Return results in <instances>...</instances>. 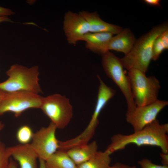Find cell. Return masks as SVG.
<instances>
[{
    "mask_svg": "<svg viewBox=\"0 0 168 168\" xmlns=\"http://www.w3.org/2000/svg\"><path fill=\"white\" fill-rule=\"evenodd\" d=\"M168 124H160L156 119L142 130L128 135L118 133L111 138V142L106 149L112 154L124 149L128 144L138 147L151 146L160 148L161 152L168 153Z\"/></svg>",
    "mask_w": 168,
    "mask_h": 168,
    "instance_id": "1",
    "label": "cell"
},
{
    "mask_svg": "<svg viewBox=\"0 0 168 168\" xmlns=\"http://www.w3.org/2000/svg\"><path fill=\"white\" fill-rule=\"evenodd\" d=\"M168 29L165 23L155 26L138 39L130 51L120 58L124 68L135 69L146 73L152 58V48L156 38Z\"/></svg>",
    "mask_w": 168,
    "mask_h": 168,
    "instance_id": "2",
    "label": "cell"
},
{
    "mask_svg": "<svg viewBox=\"0 0 168 168\" xmlns=\"http://www.w3.org/2000/svg\"><path fill=\"white\" fill-rule=\"evenodd\" d=\"M8 79L0 83V89L7 93L25 91L37 94L42 91L39 83L37 66L30 68L15 64L6 72Z\"/></svg>",
    "mask_w": 168,
    "mask_h": 168,
    "instance_id": "3",
    "label": "cell"
},
{
    "mask_svg": "<svg viewBox=\"0 0 168 168\" xmlns=\"http://www.w3.org/2000/svg\"><path fill=\"white\" fill-rule=\"evenodd\" d=\"M127 75L136 106L146 105L158 100L161 85L155 77H147L145 73L135 69L128 70Z\"/></svg>",
    "mask_w": 168,
    "mask_h": 168,
    "instance_id": "4",
    "label": "cell"
},
{
    "mask_svg": "<svg viewBox=\"0 0 168 168\" xmlns=\"http://www.w3.org/2000/svg\"><path fill=\"white\" fill-rule=\"evenodd\" d=\"M102 64L106 75L118 86L125 97L127 105L126 113L132 112L136 106L128 77L124 70L120 58L108 50L102 55Z\"/></svg>",
    "mask_w": 168,
    "mask_h": 168,
    "instance_id": "5",
    "label": "cell"
},
{
    "mask_svg": "<svg viewBox=\"0 0 168 168\" xmlns=\"http://www.w3.org/2000/svg\"><path fill=\"white\" fill-rule=\"evenodd\" d=\"M40 109L57 128H64L73 116L72 107L69 99L59 94L43 97Z\"/></svg>",
    "mask_w": 168,
    "mask_h": 168,
    "instance_id": "6",
    "label": "cell"
},
{
    "mask_svg": "<svg viewBox=\"0 0 168 168\" xmlns=\"http://www.w3.org/2000/svg\"><path fill=\"white\" fill-rule=\"evenodd\" d=\"M43 98L39 94L29 91L7 92L0 103V115L11 112L17 117L28 109H40Z\"/></svg>",
    "mask_w": 168,
    "mask_h": 168,
    "instance_id": "7",
    "label": "cell"
},
{
    "mask_svg": "<svg viewBox=\"0 0 168 168\" xmlns=\"http://www.w3.org/2000/svg\"><path fill=\"white\" fill-rule=\"evenodd\" d=\"M57 128L52 122L34 133L30 144L38 158L46 161L59 148V141L55 135Z\"/></svg>",
    "mask_w": 168,
    "mask_h": 168,
    "instance_id": "8",
    "label": "cell"
},
{
    "mask_svg": "<svg viewBox=\"0 0 168 168\" xmlns=\"http://www.w3.org/2000/svg\"><path fill=\"white\" fill-rule=\"evenodd\" d=\"M168 105V101L159 99L150 104L136 106L132 112L126 114V121L134 132L140 131L156 120L160 112Z\"/></svg>",
    "mask_w": 168,
    "mask_h": 168,
    "instance_id": "9",
    "label": "cell"
},
{
    "mask_svg": "<svg viewBox=\"0 0 168 168\" xmlns=\"http://www.w3.org/2000/svg\"><path fill=\"white\" fill-rule=\"evenodd\" d=\"M97 77L99 81L97 99L95 109L91 119L86 128L78 138L83 142H88L94 136L99 123L98 117L102 110L108 102L115 95V91L108 86L99 75Z\"/></svg>",
    "mask_w": 168,
    "mask_h": 168,
    "instance_id": "10",
    "label": "cell"
},
{
    "mask_svg": "<svg viewBox=\"0 0 168 168\" xmlns=\"http://www.w3.org/2000/svg\"><path fill=\"white\" fill-rule=\"evenodd\" d=\"M63 30L68 43L75 44L89 32V26L86 20L79 13L69 11L64 17Z\"/></svg>",
    "mask_w": 168,
    "mask_h": 168,
    "instance_id": "11",
    "label": "cell"
},
{
    "mask_svg": "<svg viewBox=\"0 0 168 168\" xmlns=\"http://www.w3.org/2000/svg\"><path fill=\"white\" fill-rule=\"evenodd\" d=\"M11 156L17 161L20 168H37L38 158L30 143L8 147Z\"/></svg>",
    "mask_w": 168,
    "mask_h": 168,
    "instance_id": "12",
    "label": "cell"
},
{
    "mask_svg": "<svg viewBox=\"0 0 168 168\" xmlns=\"http://www.w3.org/2000/svg\"><path fill=\"white\" fill-rule=\"evenodd\" d=\"M87 21L89 26V32H109L117 34L123 29L119 26L108 23L103 21L95 12H89L82 11L79 13Z\"/></svg>",
    "mask_w": 168,
    "mask_h": 168,
    "instance_id": "13",
    "label": "cell"
},
{
    "mask_svg": "<svg viewBox=\"0 0 168 168\" xmlns=\"http://www.w3.org/2000/svg\"><path fill=\"white\" fill-rule=\"evenodd\" d=\"M136 39L133 34L129 28L123 29L114 36H112L108 45V50H114L121 52L125 55L132 49Z\"/></svg>",
    "mask_w": 168,
    "mask_h": 168,
    "instance_id": "14",
    "label": "cell"
},
{
    "mask_svg": "<svg viewBox=\"0 0 168 168\" xmlns=\"http://www.w3.org/2000/svg\"><path fill=\"white\" fill-rule=\"evenodd\" d=\"M113 35L109 32H89L84 36L82 40L86 42L87 49L102 55L108 51V45Z\"/></svg>",
    "mask_w": 168,
    "mask_h": 168,
    "instance_id": "15",
    "label": "cell"
},
{
    "mask_svg": "<svg viewBox=\"0 0 168 168\" xmlns=\"http://www.w3.org/2000/svg\"><path fill=\"white\" fill-rule=\"evenodd\" d=\"M97 151V143L94 141L84 146L71 148L65 152L77 166L90 159Z\"/></svg>",
    "mask_w": 168,
    "mask_h": 168,
    "instance_id": "16",
    "label": "cell"
},
{
    "mask_svg": "<svg viewBox=\"0 0 168 168\" xmlns=\"http://www.w3.org/2000/svg\"><path fill=\"white\" fill-rule=\"evenodd\" d=\"M46 168H77L66 152L58 150L45 161Z\"/></svg>",
    "mask_w": 168,
    "mask_h": 168,
    "instance_id": "17",
    "label": "cell"
},
{
    "mask_svg": "<svg viewBox=\"0 0 168 168\" xmlns=\"http://www.w3.org/2000/svg\"><path fill=\"white\" fill-rule=\"evenodd\" d=\"M111 154L106 150L104 152L98 151L90 159L77 165V168H109Z\"/></svg>",
    "mask_w": 168,
    "mask_h": 168,
    "instance_id": "18",
    "label": "cell"
},
{
    "mask_svg": "<svg viewBox=\"0 0 168 168\" xmlns=\"http://www.w3.org/2000/svg\"><path fill=\"white\" fill-rule=\"evenodd\" d=\"M34 133L31 128L27 125L20 127L17 131L16 138L18 142L22 144L30 143L32 140Z\"/></svg>",
    "mask_w": 168,
    "mask_h": 168,
    "instance_id": "19",
    "label": "cell"
},
{
    "mask_svg": "<svg viewBox=\"0 0 168 168\" xmlns=\"http://www.w3.org/2000/svg\"><path fill=\"white\" fill-rule=\"evenodd\" d=\"M11 155L8 147L4 145L0 147V168H7Z\"/></svg>",
    "mask_w": 168,
    "mask_h": 168,
    "instance_id": "20",
    "label": "cell"
},
{
    "mask_svg": "<svg viewBox=\"0 0 168 168\" xmlns=\"http://www.w3.org/2000/svg\"><path fill=\"white\" fill-rule=\"evenodd\" d=\"M164 50H165L164 47L159 35L156 38L153 44L152 60L154 61L156 60Z\"/></svg>",
    "mask_w": 168,
    "mask_h": 168,
    "instance_id": "21",
    "label": "cell"
},
{
    "mask_svg": "<svg viewBox=\"0 0 168 168\" xmlns=\"http://www.w3.org/2000/svg\"><path fill=\"white\" fill-rule=\"evenodd\" d=\"M138 164L141 168H168V166L159 165L153 163L150 160L147 158H143L139 160Z\"/></svg>",
    "mask_w": 168,
    "mask_h": 168,
    "instance_id": "22",
    "label": "cell"
},
{
    "mask_svg": "<svg viewBox=\"0 0 168 168\" xmlns=\"http://www.w3.org/2000/svg\"><path fill=\"white\" fill-rule=\"evenodd\" d=\"M160 37L163 44L165 49H168V29H167L160 35Z\"/></svg>",
    "mask_w": 168,
    "mask_h": 168,
    "instance_id": "23",
    "label": "cell"
},
{
    "mask_svg": "<svg viewBox=\"0 0 168 168\" xmlns=\"http://www.w3.org/2000/svg\"><path fill=\"white\" fill-rule=\"evenodd\" d=\"M14 14V13L11 9L0 6V16H7Z\"/></svg>",
    "mask_w": 168,
    "mask_h": 168,
    "instance_id": "24",
    "label": "cell"
},
{
    "mask_svg": "<svg viewBox=\"0 0 168 168\" xmlns=\"http://www.w3.org/2000/svg\"><path fill=\"white\" fill-rule=\"evenodd\" d=\"M109 168H137L136 166H130L120 162H117Z\"/></svg>",
    "mask_w": 168,
    "mask_h": 168,
    "instance_id": "25",
    "label": "cell"
},
{
    "mask_svg": "<svg viewBox=\"0 0 168 168\" xmlns=\"http://www.w3.org/2000/svg\"><path fill=\"white\" fill-rule=\"evenodd\" d=\"M160 156L161 159L162 165L168 166V153H161Z\"/></svg>",
    "mask_w": 168,
    "mask_h": 168,
    "instance_id": "26",
    "label": "cell"
},
{
    "mask_svg": "<svg viewBox=\"0 0 168 168\" xmlns=\"http://www.w3.org/2000/svg\"><path fill=\"white\" fill-rule=\"evenodd\" d=\"M144 2L147 4L154 6L160 7L161 1L160 0H144Z\"/></svg>",
    "mask_w": 168,
    "mask_h": 168,
    "instance_id": "27",
    "label": "cell"
},
{
    "mask_svg": "<svg viewBox=\"0 0 168 168\" xmlns=\"http://www.w3.org/2000/svg\"><path fill=\"white\" fill-rule=\"evenodd\" d=\"M7 168H18L16 162L12 159H10Z\"/></svg>",
    "mask_w": 168,
    "mask_h": 168,
    "instance_id": "28",
    "label": "cell"
},
{
    "mask_svg": "<svg viewBox=\"0 0 168 168\" xmlns=\"http://www.w3.org/2000/svg\"><path fill=\"white\" fill-rule=\"evenodd\" d=\"M3 22H12L9 18L7 16H0V23Z\"/></svg>",
    "mask_w": 168,
    "mask_h": 168,
    "instance_id": "29",
    "label": "cell"
},
{
    "mask_svg": "<svg viewBox=\"0 0 168 168\" xmlns=\"http://www.w3.org/2000/svg\"><path fill=\"white\" fill-rule=\"evenodd\" d=\"M39 168H46L45 164V161L41 159H39Z\"/></svg>",
    "mask_w": 168,
    "mask_h": 168,
    "instance_id": "30",
    "label": "cell"
},
{
    "mask_svg": "<svg viewBox=\"0 0 168 168\" xmlns=\"http://www.w3.org/2000/svg\"><path fill=\"white\" fill-rule=\"evenodd\" d=\"M7 93L0 89V103L5 96Z\"/></svg>",
    "mask_w": 168,
    "mask_h": 168,
    "instance_id": "31",
    "label": "cell"
},
{
    "mask_svg": "<svg viewBox=\"0 0 168 168\" xmlns=\"http://www.w3.org/2000/svg\"><path fill=\"white\" fill-rule=\"evenodd\" d=\"M4 124L1 121H0V131H1L4 128ZM4 145L0 141V147Z\"/></svg>",
    "mask_w": 168,
    "mask_h": 168,
    "instance_id": "32",
    "label": "cell"
}]
</instances>
